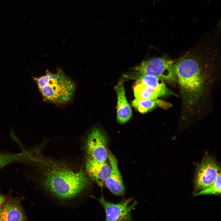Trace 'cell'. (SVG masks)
Wrapping results in <instances>:
<instances>
[{"mask_svg": "<svg viewBox=\"0 0 221 221\" xmlns=\"http://www.w3.org/2000/svg\"><path fill=\"white\" fill-rule=\"evenodd\" d=\"M39 149H33L26 164L31 179L45 192L59 201L70 202L86 195L91 184L85 170L76 171L61 162L46 158Z\"/></svg>", "mask_w": 221, "mask_h": 221, "instance_id": "1", "label": "cell"}, {"mask_svg": "<svg viewBox=\"0 0 221 221\" xmlns=\"http://www.w3.org/2000/svg\"><path fill=\"white\" fill-rule=\"evenodd\" d=\"M33 79L45 101L58 105H63L73 99L76 86L71 79L59 69L54 73L47 71L41 76Z\"/></svg>", "mask_w": 221, "mask_h": 221, "instance_id": "2", "label": "cell"}, {"mask_svg": "<svg viewBox=\"0 0 221 221\" xmlns=\"http://www.w3.org/2000/svg\"><path fill=\"white\" fill-rule=\"evenodd\" d=\"M174 68L184 101L189 106L194 105L203 88L204 79L198 63L193 59H184L175 64Z\"/></svg>", "mask_w": 221, "mask_h": 221, "instance_id": "3", "label": "cell"}, {"mask_svg": "<svg viewBox=\"0 0 221 221\" xmlns=\"http://www.w3.org/2000/svg\"><path fill=\"white\" fill-rule=\"evenodd\" d=\"M174 64L165 58H156L142 61L134 68L136 74L158 78L163 80L175 81L176 76Z\"/></svg>", "mask_w": 221, "mask_h": 221, "instance_id": "4", "label": "cell"}, {"mask_svg": "<svg viewBox=\"0 0 221 221\" xmlns=\"http://www.w3.org/2000/svg\"><path fill=\"white\" fill-rule=\"evenodd\" d=\"M83 148L85 160L100 163L106 161L108 156L107 137L99 128H94L89 131L84 140Z\"/></svg>", "mask_w": 221, "mask_h": 221, "instance_id": "5", "label": "cell"}, {"mask_svg": "<svg viewBox=\"0 0 221 221\" xmlns=\"http://www.w3.org/2000/svg\"><path fill=\"white\" fill-rule=\"evenodd\" d=\"M89 196L96 199L103 206L105 212V221H132L131 212L137 203L136 201L132 203V198L114 204L106 200L103 194L99 199L93 195Z\"/></svg>", "mask_w": 221, "mask_h": 221, "instance_id": "6", "label": "cell"}, {"mask_svg": "<svg viewBox=\"0 0 221 221\" xmlns=\"http://www.w3.org/2000/svg\"><path fill=\"white\" fill-rule=\"evenodd\" d=\"M221 173L216 161L213 158L206 156L198 167L195 182L196 190H201L212 184Z\"/></svg>", "mask_w": 221, "mask_h": 221, "instance_id": "7", "label": "cell"}, {"mask_svg": "<svg viewBox=\"0 0 221 221\" xmlns=\"http://www.w3.org/2000/svg\"><path fill=\"white\" fill-rule=\"evenodd\" d=\"M22 198L9 196L0 208V221H27L21 205Z\"/></svg>", "mask_w": 221, "mask_h": 221, "instance_id": "8", "label": "cell"}, {"mask_svg": "<svg viewBox=\"0 0 221 221\" xmlns=\"http://www.w3.org/2000/svg\"><path fill=\"white\" fill-rule=\"evenodd\" d=\"M107 157L111 166V171L104 183L113 194L117 196L122 195L124 193L125 188L118 169L117 160L110 151L108 152Z\"/></svg>", "mask_w": 221, "mask_h": 221, "instance_id": "9", "label": "cell"}, {"mask_svg": "<svg viewBox=\"0 0 221 221\" xmlns=\"http://www.w3.org/2000/svg\"><path fill=\"white\" fill-rule=\"evenodd\" d=\"M85 171L90 179L102 186L109 176L111 168L106 161L102 163L85 160Z\"/></svg>", "mask_w": 221, "mask_h": 221, "instance_id": "10", "label": "cell"}, {"mask_svg": "<svg viewBox=\"0 0 221 221\" xmlns=\"http://www.w3.org/2000/svg\"><path fill=\"white\" fill-rule=\"evenodd\" d=\"M118 102L117 119L120 123L128 121L132 114L131 107L126 99L123 80L119 81L116 87Z\"/></svg>", "mask_w": 221, "mask_h": 221, "instance_id": "11", "label": "cell"}, {"mask_svg": "<svg viewBox=\"0 0 221 221\" xmlns=\"http://www.w3.org/2000/svg\"><path fill=\"white\" fill-rule=\"evenodd\" d=\"M125 76L127 77L137 79L147 86L159 92L163 96L174 95V93L167 88L163 80L158 78L136 74Z\"/></svg>", "mask_w": 221, "mask_h": 221, "instance_id": "12", "label": "cell"}, {"mask_svg": "<svg viewBox=\"0 0 221 221\" xmlns=\"http://www.w3.org/2000/svg\"><path fill=\"white\" fill-rule=\"evenodd\" d=\"M133 89L136 99L154 100L157 99L159 97L163 96L159 92L138 80L136 83Z\"/></svg>", "mask_w": 221, "mask_h": 221, "instance_id": "13", "label": "cell"}, {"mask_svg": "<svg viewBox=\"0 0 221 221\" xmlns=\"http://www.w3.org/2000/svg\"><path fill=\"white\" fill-rule=\"evenodd\" d=\"M131 104L142 113H145L152 110L157 105L162 107L167 106V103L158 99L153 100L135 98L132 101Z\"/></svg>", "mask_w": 221, "mask_h": 221, "instance_id": "14", "label": "cell"}, {"mask_svg": "<svg viewBox=\"0 0 221 221\" xmlns=\"http://www.w3.org/2000/svg\"><path fill=\"white\" fill-rule=\"evenodd\" d=\"M221 193V173L212 184L195 194L197 196L205 195H217Z\"/></svg>", "mask_w": 221, "mask_h": 221, "instance_id": "15", "label": "cell"}, {"mask_svg": "<svg viewBox=\"0 0 221 221\" xmlns=\"http://www.w3.org/2000/svg\"><path fill=\"white\" fill-rule=\"evenodd\" d=\"M7 198L6 196L3 195L0 190V208Z\"/></svg>", "mask_w": 221, "mask_h": 221, "instance_id": "16", "label": "cell"}]
</instances>
